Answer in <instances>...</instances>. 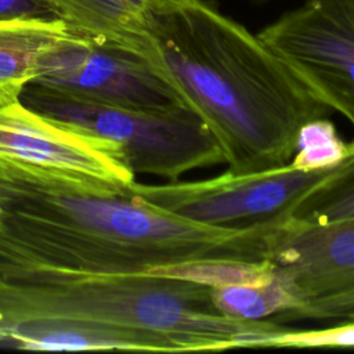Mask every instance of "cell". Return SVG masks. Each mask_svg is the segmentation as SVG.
<instances>
[{
	"instance_id": "obj_1",
	"label": "cell",
	"mask_w": 354,
	"mask_h": 354,
	"mask_svg": "<svg viewBox=\"0 0 354 354\" xmlns=\"http://www.w3.org/2000/svg\"><path fill=\"white\" fill-rule=\"evenodd\" d=\"M155 68L217 138L225 165L288 163L300 129L332 111L243 25L207 0H159L149 17Z\"/></svg>"
},
{
	"instance_id": "obj_2",
	"label": "cell",
	"mask_w": 354,
	"mask_h": 354,
	"mask_svg": "<svg viewBox=\"0 0 354 354\" xmlns=\"http://www.w3.org/2000/svg\"><path fill=\"white\" fill-rule=\"evenodd\" d=\"M173 238L163 210L0 178V268L73 277L147 274Z\"/></svg>"
},
{
	"instance_id": "obj_3",
	"label": "cell",
	"mask_w": 354,
	"mask_h": 354,
	"mask_svg": "<svg viewBox=\"0 0 354 354\" xmlns=\"http://www.w3.org/2000/svg\"><path fill=\"white\" fill-rule=\"evenodd\" d=\"M134 177L118 142L21 101L0 106V178L129 198Z\"/></svg>"
},
{
	"instance_id": "obj_4",
	"label": "cell",
	"mask_w": 354,
	"mask_h": 354,
	"mask_svg": "<svg viewBox=\"0 0 354 354\" xmlns=\"http://www.w3.org/2000/svg\"><path fill=\"white\" fill-rule=\"evenodd\" d=\"M25 105L118 142L134 173L177 181L183 174L225 163L202 119L178 104L165 109H127L64 100L26 87Z\"/></svg>"
},
{
	"instance_id": "obj_5",
	"label": "cell",
	"mask_w": 354,
	"mask_h": 354,
	"mask_svg": "<svg viewBox=\"0 0 354 354\" xmlns=\"http://www.w3.org/2000/svg\"><path fill=\"white\" fill-rule=\"evenodd\" d=\"M333 169L303 170L288 162L250 173L227 170L205 180L160 185L136 181L129 196L213 228L270 230L286 221L297 202Z\"/></svg>"
},
{
	"instance_id": "obj_6",
	"label": "cell",
	"mask_w": 354,
	"mask_h": 354,
	"mask_svg": "<svg viewBox=\"0 0 354 354\" xmlns=\"http://www.w3.org/2000/svg\"><path fill=\"white\" fill-rule=\"evenodd\" d=\"M264 249L296 300L274 322L354 321V217L328 224L288 218L264 234Z\"/></svg>"
},
{
	"instance_id": "obj_7",
	"label": "cell",
	"mask_w": 354,
	"mask_h": 354,
	"mask_svg": "<svg viewBox=\"0 0 354 354\" xmlns=\"http://www.w3.org/2000/svg\"><path fill=\"white\" fill-rule=\"evenodd\" d=\"M29 87L57 98L127 109H165L181 104L147 58L72 28L47 54Z\"/></svg>"
},
{
	"instance_id": "obj_8",
	"label": "cell",
	"mask_w": 354,
	"mask_h": 354,
	"mask_svg": "<svg viewBox=\"0 0 354 354\" xmlns=\"http://www.w3.org/2000/svg\"><path fill=\"white\" fill-rule=\"evenodd\" d=\"M257 36L354 126V0H303Z\"/></svg>"
},
{
	"instance_id": "obj_9",
	"label": "cell",
	"mask_w": 354,
	"mask_h": 354,
	"mask_svg": "<svg viewBox=\"0 0 354 354\" xmlns=\"http://www.w3.org/2000/svg\"><path fill=\"white\" fill-rule=\"evenodd\" d=\"M71 35L64 21H0V106L18 102L41 64Z\"/></svg>"
},
{
	"instance_id": "obj_10",
	"label": "cell",
	"mask_w": 354,
	"mask_h": 354,
	"mask_svg": "<svg viewBox=\"0 0 354 354\" xmlns=\"http://www.w3.org/2000/svg\"><path fill=\"white\" fill-rule=\"evenodd\" d=\"M72 29L106 44L131 50L153 65L149 19L120 0H48Z\"/></svg>"
},
{
	"instance_id": "obj_11",
	"label": "cell",
	"mask_w": 354,
	"mask_h": 354,
	"mask_svg": "<svg viewBox=\"0 0 354 354\" xmlns=\"http://www.w3.org/2000/svg\"><path fill=\"white\" fill-rule=\"evenodd\" d=\"M212 296L220 313L249 321L274 319L296 306L293 295L271 264L264 277L212 285Z\"/></svg>"
},
{
	"instance_id": "obj_12",
	"label": "cell",
	"mask_w": 354,
	"mask_h": 354,
	"mask_svg": "<svg viewBox=\"0 0 354 354\" xmlns=\"http://www.w3.org/2000/svg\"><path fill=\"white\" fill-rule=\"evenodd\" d=\"M348 217H354V153L297 202L289 220L328 224Z\"/></svg>"
},
{
	"instance_id": "obj_13",
	"label": "cell",
	"mask_w": 354,
	"mask_h": 354,
	"mask_svg": "<svg viewBox=\"0 0 354 354\" xmlns=\"http://www.w3.org/2000/svg\"><path fill=\"white\" fill-rule=\"evenodd\" d=\"M353 153L354 140L350 142L342 140L335 124L325 116L300 129L296 149L289 162L303 170H325L339 166Z\"/></svg>"
},
{
	"instance_id": "obj_14",
	"label": "cell",
	"mask_w": 354,
	"mask_h": 354,
	"mask_svg": "<svg viewBox=\"0 0 354 354\" xmlns=\"http://www.w3.org/2000/svg\"><path fill=\"white\" fill-rule=\"evenodd\" d=\"M260 347H354V321L313 330L288 328L267 337Z\"/></svg>"
},
{
	"instance_id": "obj_15",
	"label": "cell",
	"mask_w": 354,
	"mask_h": 354,
	"mask_svg": "<svg viewBox=\"0 0 354 354\" xmlns=\"http://www.w3.org/2000/svg\"><path fill=\"white\" fill-rule=\"evenodd\" d=\"M6 19L62 21L48 0H0V21Z\"/></svg>"
},
{
	"instance_id": "obj_16",
	"label": "cell",
	"mask_w": 354,
	"mask_h": 354,
	"mask_svg": "<svg viewBox=\"0 0 354 354\" xmlns=\"http://www.w3.org/2000/svg\"><path fill=\"white\" fill-rule=\"evenodd\" d=\"M120 1L124 3L126 6H129L130 8H133L134 11L140 12L141 15L147 17L148 19L151 17L152 10L159 3V0H120Z\"/></svg>"
},
{
	"instance_id": "obj_17",
	"label": "cell",
	"mask_w": 354,
	"mask_h": 354,
	"mask_svg": "<svg viewBox=\"0 0 354 354\" xmlns=\"http://www.w3.org/2000/svg\"><path fill=\"white\" fill-rule=\"evenodd\" d=\"M253 1H257V3H263V1H268V0H253Z\"/></svg>"
}]
</instances>
